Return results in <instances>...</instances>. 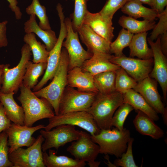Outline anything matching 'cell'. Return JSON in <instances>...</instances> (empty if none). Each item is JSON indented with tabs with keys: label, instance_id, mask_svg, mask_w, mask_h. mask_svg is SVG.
Segmentation results:
<instances>
[{
	"label": "cell",
	"instance_id": "obj_48",
	"mask_svg": "<svg viewBox=\"0 0 167 167\" xmlns=\"http://www.w3.org/2000/svg\"><path fill=\"white\" fill-rule=\"evenodd\" d=\"M3 72V68H0V91L2 86V75Z\"/></svg>",
	"mask_w": 167,
	"mask_h": 167
},
{
	"label": "cell",
	"instance_id": "obj_30",
	"mask_svg": "<svg viewBox=\"0 0 167 167\" xmlns=\"http://www.w3.org/2000/svg\"><path fill=\"white\" fill-rule=\"evenodd\" d=\"M47 64V62L35 63L29 61L23 78V84L29 89H33L37 84L38 79L45 70Z\"/></svg>",
	"mask_w": 167,
	"mask_h": 167
},
{
	"label": "cell",
	"instance_id": "obj_8",
	"mask_svg": "<svg viewBox=\"0 0 167 167\" xmlns=\"http://www.w3.org/2000/svg\"><path fill=\"white\" fill-rule=\"evenodd\" d=\"M45 139L40 134L27 148H19L9 154L13 167H45L42 145Z\"/></svg>",
	"mask_w": 167,
	"mask_h": 167
},
{
	"label": "cell",
	"instance_id": "obj_10",
	"mask_svg": "<svg viewBox=\"0 0 167 167\" xmlns=\"http://www.w3.org/2000/svg\"><path fill=\"white\" fill-rule=\"evenodd\" d=\"M67 30L66 40L62 47L66 50L69 58L68 70L80 67L84 62L90 58L93 54L85 50L81 45L77 31L73 29L72 21L68 18L65 19Z\"/></svg>",
	"mask_w": 167,
	"mask_h": 167
},
{
	"label": "cell",
	"instance_id": "obj_18",
	"mask_svg": "<svg viewBox=\"0 0 167 167\" xmlns=\"http://www.w3.org/2000/svg\"><path fill=\"white\" fill-rule=\"evenodd\" d=\"M92 54L80 67L83 71L89 73L93 76L107 71H116L121 67L110 62V59L113 56L111 54L95 52Z\"/></svg>",
	"mask_w": 167,
	"mask_h": 167
},
{
	"label": "cell",
	"instance_id": "obj_46",
	"mask_svg": "<svg viewBox=\"0 0 167 167\" xmlns=\"http://www.w3.org/2000/svg\"><path fill=\"white\" fill-rule=\"evenodd\" d=\"M142 4H145L149 5L152 8H153L154 6V0H136Z\"/></svg>",
	"mask_w": 167,
	"mask_h": 167
},
{
	"label": "cell",
	"instance_id": "obj_45",
	"mask_svg": "<svg viewBox=\"0 0 167 167\" xmlns=\"http://www.w3.org/2000/svg\"><path fill=\"white\" fill-rule=\"evenodd\" d=\"M160 43L162 51L164 54L166 56L167 55V32L161 35Z\"/></svg>",
	"mask_w": 167,
	"mask_h": 167
},
{
	"label": "cell",
	"instance_id": "obj_5",
	"mask_svg": "<svg viewBox=\"0 0 167 167\" xmlns=\"http://www.w3.org/2000/svg\"><path fill=\"white\" fill-rule=\"evenodd\" d=\"M31 52L29 45L25 43L21 49V58L17 65L10 68L9 64H5L3 68L0 92L4 94L17 92L22 84L27 66L30 60Z\"/></svg>",
	"mask_w": 167,
	"mask_h": 167
},
{
	"label": "cell",
	"instance_id": "obj_4",
	"mask_svg": "<svg viewBox=\"0 0 167 167\" xmlns=\"http://www.w3.org/2000/svg\"><path fill=\"white\" fill-rule=\"evenodd\" d=\"M91 137L99 146L100 153L114 155L117 158L126 151L131 138L129 130L120 131L115 127L101 130L99 133Z\"/></svg>",
	"mask_w": 167,
	"mask_h": 167
},
{
	"label": "cell",
	"instance_id": "obj_25",
	"mask_svg": "<svg viewBox=\"0 0 167 167\" xmlns=\"http://www.w3.org/2000/svg\"><path fill=\"white\" fill-rule=\"evenodd\" d=\"M121 10L123 13L135 19L142 17L149 20L156 19L158 14L154 9L145 7L136 0H128Z\"/></svg>",
	"mask_w": 167,
	"mask_h": 167
},
{
	"label": "cell",
	"instance_id": "obj_43",
	"mask_svg": "<svg viewBox=\"0 0 167 167\" xmlns=\"http://www.w3.org/2000/svg\"><path fill=\"white\" fill-rule=\"evenodd\" d=\"M9 4V7L15 13V18L17 19L21 18L22 14L19 8L17 6L18 2L17 0H7Z\"/></svg>",
	"mask_w": 167,
	"mask_h": 167
},
{
	"label": "cell",
	"instance_id": "obj_23",
	"mask_svg": "<svg viewBox=\"0 0 167 167\" xmlns=\"http://www.w3.org/2000/svg\"><path fill=\"white\" fill-rule=\"evenodd\" d=\"M14 93L4 94L0 92V102L3 105L5 113L11 122L24 125V113L23 107L19 105L14 98Z\"/></svg>",
	"mask_w": 167,
	"mask_h": 167
},
{
	"label": "cell",
	"instance_id": "obj_7",
	"mask_svg": "<svg viewBox=\"0 0 167 167\" xmlns=\"http://www.w3.org/2000/svg\"><path fill=\"white\" fill-rule=\"evenodd\" d=\"M97 93L82 91L67 85L60 100L58 115L72 112L88 111Z\"/></svg>",
	"mask_w": 167,
	"mask_h": 167
},
{
	"label": "cell",
	"instance_id": "obj_42",
	"mask_svg": "<svg viewBox=\"0 0 167 167\" xmlns=\"http://www.w3.org/2000/svg\"><path fill=\"white\" fill-rule=\"evenodd\" d=\"M7 20L0 23V48L6 46L8 44L6 32Z\"/></svg>",
	"mask_w": 167,
	"mask_h": 167
},
{
	"label": "cell",
	"instance_id": "obj_24",
	"mask_svg": "<svg viewBox=\"0 0 167 167\" xmlns=\"http://www.w3.org/2000/svg\"><path fill=\"white\" fill-rule=\"evenodd\" d=\"M124 103L131 105L134 109L147 115L154 121L159 119L158 113L148 104L143 97L133 89L123 94Z\"/></svg>",
	"mask_w": 167,
	"mask_h": 167
},
{
	"label": "cell",
	"instance_id": "obj_20",
	"mask_svg": "<svg viewBox=\"0 0 167 167\" xmlns=\"http://www.w3.org/2000/svg\"><path fill=\"white\" fill-rule=\"evenodd\" d=\"M67 85L76 88L77 90L86 92H98L94 82L93 76L76 67L68 71Z\"/></svg>",
	"mask_w": 167,
	"mask_h": 167
},
{
	"label": "cell",
	"instance_id": "obj_22",
	"mask_svg": "<svg viewBox=\"0 0 167 167\" xmlns=\"http://www.w3.org/2000/svg\"><path fill=\"white\" fill-rule=\"evenodd\" d=\"M29 19L24 24V30L26 33H33L36 34L44 42L47 51L49 52L56 44L58 38L55 32L51 29L44 30L38 24L36 16L30 15Z\"/></svg>",
	"mask_w": 167,
	"mask_h": 167
},
{
	"label": "cell",
	"instance_id": "obj_29",
	"mask_svg": "<svg viewBox=\"0 0 167 167\" xmlns=\"http://www.w3.org/2000/svg\"><path fill=\"white\" fill-rule=\"evenodd\" d=\"M23 40L29 45L32 53L33 62H47L49 52L47 50L45 45L37 41L34 33H26Z\"/></svg>",
	"mask_w": 167,
	"mask_h": 167
},
{
	"label": "cell",
	"instance_id": "obj_31",
	"mask_svg": "<svg viewBox=\"0 0 167 167\" xmlns=\"http://www.w3.org/2000/svg\"><path fill=\"white\" fill-rule=\"evenodd\" d=\"M116 71H109L93 76L95 86L98 92L108 93L116 91Z\"/></svg>",
	"mask_w": 167,
	"mask_h": 167
},
{
	"label": "cell",
	"instance_id": "obj_36",
	"mask_svg": "<svg viewBox=\"0 0 167 167\" xmlns=\"http://www.w3.org/2000/svg\"><path fill=\"white\" fill-rule=\"evenodd\" d=\"M88 0H75V7L73 15L72 25L76 31L83 24L85 16L88 11L87 2Z\"/></svg>",
	"mask_w": 167,
	"mask_h": 167
},
{
	"label": "cell",
	"instance_id": "obj_44",
	"mask_svg": "<svg viewBox=\"0 0 167 167\" xmlns=\"http://www.w3.org/2000/svg\"><path fill=\"white\" fill-rule=\"evenodd\" d=\"M154 3L153 9L158 13L162 12L167 6V0H154Z\"/></svg>",
	"mask_w": 167,
	"mask_h": 167
},
{
	"label": "cell",
	"instance_id": "obj_39",
	"mask_svg": "<svg viewBox=\"0 0 167 167\" xmlns=\"http://www.w3.org/2000/svg\"><path fill=\"white\" fill-rule=\"evenodd\" d=\"M8 136L5 131L0 133V167H13L9 159Z\"/></svg>",
	"mask_w": 167,
	"mask_h": 167
},
{
	"label": "cell",
	"instance_id": "obj_12",
	"mask_svg": "<svg viewBox=\"0 0 167 167\" xmlns=\"http://www.w3.org/2000/svg\"><path fill=\"white\" fill-rule=\"evenodd\" d=\"M110 61L124 69L137 82L149 76L153 64V58L144 60L128 57L124 54L119 56L113 55Z\"/></svg>",
	"mask_w": 167,
	"mask_h": 167
},
{
	"label": "cell",
	"instance_id": "obj_41",
	"mask_svg": "<svg viewBox=\"0 0 167 167\" xmlns=\"http://www.w3.org/2000/svg\"><path fill=\"white\" fill-rule=\"evenodd\" d=\"M11 123L5 113L2 104L0 102V133L7 129Z\"/></svg>",
	"mask_w": 167,
	"mask_h": 167
},
{
	"label": "cell",
	"instance_id": "obj_26",
	"mask_svg": "<svg viewBox=\"0 0 167 167\" xmlns=\"http://www.w3.org/2000/svg\"><path fill=\"white\" fill-rule=\"evenodd\" d=\"M147 32L134 35L130 44V57H137L139 58L147 60L153 58L152 49L148 47L147 40Z\"/></svg>",
	"mask_w": 167,
	"mask_h": 167
},
{
	"label": "cell",
	"instance_id": "obj_38",
	"mask_svg": "<svg viewBox=\"0 0 167 167\" xmlns=\"http://www.w3.org/2000/svg\"><path fill=\"white\" fill-rule=\"evenodd\" d=\"M128 0H107L99 12L104 18L112 20L115 13L121 8Z\"/></svg>",
	"mask_w": 167,
	"mask_h": 167
},
{
	"label": "cell",
	"instance_id": "obj_34",
	"mask_svg": "<svg viewBox=\"0 0 167 167\" xmlns=\"http://www.w3.org/2000/svg\"><path fill=\"white\" fill-rule=\"evenodd\" d=\"M26 12L28 15L34 14L37 16L40 20L39 25L42 29H51L46 8L41 4L39 0H32L31 4L26 8Z\"/></svg>",
	"mask_w": 167,
	"mask_h": 167
},
{
	"label": "cell",
	"instance_id": "obj_40",
	"mask_svg": "<svg viewBox=\"0 0 167 167\" xmlns=\"http://www.w3.org/2000/svg\"><path fill=\"white\" fill-rule=\"evenodd\" d=\"M158 18L159 20L156 24L149 37L153 41L158 37L167 32V7L161 13L158 14Z\"/></svg>",
	"mask_w": 167,
	"mask_h": 167
},
{
	"label": "cell",
	"instance_id": "obj_13",
	"mask_svg": "<svg viewBox=\"0 0 167 167\" xmlns=\"http://www.w3.org/2000/svg\"><path fill=\"white\" fill-rule=\"evenodd\" d=\"M44 127L41 124L32 127L11 123L5 131L8 136L9 154L19 148L32 145L36 139L32 136L33 134Z\"/></svg>",
	"mask_w": 167,
	"mask_h": 167
},
{
	"label": "cell",
	"instance_id": "obj_33",
	"mask_svg": "<svg viewBox=\"0 0 167 167\" xmlns=\"http://www.w3.org/2000/svg\"><path fill=\"white\" fill-rule=\"evenodd\" d=\"M134 34L124 28L119 32L118 36L110 45L111 54H114L115 56L123 55L122 51L124 49L129 46Z\"/></svg>",
	"mask_w": 167,
	"mask_h": 167
},
{
	"label": "cell",
	"instance_id": "obj_6",
	"mask_svg": "<svg viewBox=\"0 0 167 167\" xmlns=\"http://www.w3.org/2000/svg\"><path fill=\"white\" fill-rule=\"evenodd\" d=\"M62 125H69L79 127L89 132L91 135L97 134L101 131L92 115L88 112L85 111L55 115L49 118V123L45 126L44 129L45 131H49Z\"/></svg>",
	"mask_w": 167,
	"mask_h": 167
},
{
	"label": "cell",
	"instance_id": "obj_11",
	"mask_svg": "<svg viewBox=\"0 0 167 167\" xmlns=\"http://www.w3.org/2000/svg\"><path fill=\"white\" fill-rule=\"evenodd\" d=\"M55 127L49 131H40V134L45 139L42 145L43 152L53 148L58 150L60 147L78 139L81 135V131L76 130L75 126L62 125Z\"/></svg>",
	"mask_w": 167,
	"mask_h": 167
},
{
	"label": "cell",
	"instance_id": "obj_27",
	"mask_svg": "<svg viewBox=\"0 0 167 167\" xmlns=\"http://www.w3.org/2000/svg\"><path fill=\"white\" fill-rule=\"evenodd\" d=\"M43 161L47 167H84L85 162L66 156H58L55 151L50 149L49 153L43 152Z\"/></svg>",
	"mask_w": 167,
	"mask_h": 167
},
{
	"label": "cell",
	"instance_id": "obj_21",
	"mask_svg": "<svg viewBox=\"0 0 167 167\" xmlns=\"http://www.w3.org/2000/svg\"><path fill=\"white\" fill-rule=\"evenodd\" d=\"M137 131L143 135L158 139L164 136L163 131L154 122V121L142 111L138 110L133 121Z\"/></svg>",
	"mask_w": 167,
	"mask_h": 167
},
{
	"label": "cell",
	"instance_id": "obj_17",
	"mask_svg": "<svg viewBox=\"0 0 167 167\" xmlns=\"http://www.w3.org/2000/svg\"><path fill=\"white\" fill-rule=\"evenodd\" d=\"M76 31L89 52L92 54L95 52L111 54L110 51L111 42L97 34L87 25L83 24Z\"/></svg>",
	"mask_w": 167,
	"mask_h": 167
},
{
	"label": "cell",
	"instance_id": "obj_16",
	"mask_svg": "<svg viewBox=\"0 0 167 167\" xmlns=\"http://www.w3.org/2000/svg\"><path fill=\"white\" fill-rule=\"evenodd\" d=\"M139 93L158 113L163 114L165 107L157 89V82L149 76L137 82L133 89Z\"/></svg>",
	"mask_w": 167,
	"mask_h": 167
},
{
	"label": "cell",
	"instance_id": "obj_3",
	"mask_svg": "<svg viewBox=\"0 0 167 167\" xmlns=\"http://www.w3.org/2000/svg\"><path fill=\"white\" fill-rule=\"evenodd\" d=\"M69 58L67 52L62 48L58 67L51 82L47 86L36 92H33L39 97L46 99L52 106L55 115L58 114L60 100L67 86Z\"/></svg>",
	"mask_w": 167,
	"mask_h": 167
},
{
	"label": "cell",
	"instance_id": "obj_14",
	"mask_svg": "<svg viewBox=\"0 0 167 167\" xmlns=\"http://www.w3.org/2000/svg\"><path fill=\"white\" fill-rule=\"evenodd\" d=\"M161 35L156 42L149 37L147 41L152 49L153 58V68L149 76L156 80L162 90L164 99L166 102L167 93V59L162 52L160 46Z\"/></svg>",
	"mask_w": 167,
	"mask_h": 167
},
{
	"label": "cell",
	"instance_id": "obj_49",
	"mask_svg": "<svg viewBox=\"0 0 167 167\" xmlns=\"http://www.w3.org/2000/svg\"><path fill=\"white\" fill-rule=\"evenodd\" d=\"M5 64H0V68H2L4 66Z\"/></svg>",
	"mask_w": 167,
	"mask_h": 167
},
{
	"label": "cell",
	"instance_id": "obj_47",
	"mask_svg": "<svg viewBox=\"0 0 167 167\" xmlns=\"http://www.w3.org/2000/svg\"><path fill=\"white\" fill-rule=\"evenodd\" d=\"M167 109H166L165 110V111L164 113L162 114L164 123H165V124L166 125H167Z\"/></svg>",
	"mask_w": 167,
	"mask_h": 167
},
{
	"label": "cell",
	"instance_id": "obj_19",
	"mask_svg": "<svg viewBox=\"0 0 167 167\" xmlns=\"http://www.w3.org/2000/svg\"><path fill=\"white\" fill-rule=\"evenodd\" d=\"M83 24L89 26L97 34L111 42L114 37L112 20L103 17L99 12L92 13L88 11L85 16Z\"/></svg>",
	"mask_w": 167,
	"mask_h": 167
},
{
	"label": "cell",
	"instance_id": "obj_2",
	"mask_svg": "<svg viewBox=\"0 0 167 167\" xmlns=\"http://www.w3.org/2000/svg\"><path fill=\"white\" fill-rule=\"evenodd\" d=\"M123 103V94L119 92H98L88 111L101 130L109 129L112 127L111 121L114 113Z\"/></svg>",
	"mask_w": 167,
	"mask_h": 167
},
{
	"label": "cell",
	"instance_id": "obj_15",
	"mask_svg": "<svg viewBox=\"0 0 167 167\" xmlns=\"http://www.w3.org/2000/svg\"><path fill=\"white\" fill-rule=\"evenodd\" d=\"M60 28L57 41L53 48L49 52L45 72L41 80L33 88L36 92L42 88L48 81L52 79L58 67L62 45L66 38L67 30L64 20H60Z\"/></svg>",
	"mask_w": 167,
	"mask_h": 167
},
{
	"label": "cell",
	"instance_id": "obj_1",
	"mask_svg": "<svg viewBox=\"0 0 167 167\" xmlns=\"http://www.w3.org/2000/svg\"><path fill=\"white\" fill-rule=\"evenodd\" d=\"M19 88L20 94L17 98L24 112V125L32 126L38 120L49 119L55 115L52 106L46 99L39 98L23 83Z\"/></svg>",
	"mask_w": 167,
	"mask_h": 167
},
{
	"label": "cell",
	"instance_id": "obj_35",
	"mask_svg": "<svg viewBox=\"0 0 167 167\" xmlns=\"http://www.w3.org/2000/svg\"><path fill=\"white\" fill-rule=\"evenodd\" d=\"M133 109V108L130 104L126 103H123L114 113L111 121V126H113L120 131L123 130L125 120Z\"/></svg>",
	"mask_w": 167,
	"mask_h": 167
},
{
	"label": "cell",
	"instance_id": "obj_32",
	"mask_svg": "<svg viewBox=\"0 0 167 167\" xmlns=\"http://www.w3.org/2000/svg\"><path fill=\"white\" fill-rule=\"evenodd\" d=\"M137 82L121 67L116 71L115 88L116 91L123 94L128 90L133 89Z\"/></svg>",
	"mask_w": 167,
	"mask_h": 167
},
{
	"label": "cell",
	"instance_id": "obj_9",
	"mask_svg": "<svg viewBox=\"0 0 167 167\" xmlns=\"http://www.w3.org/2000/svg\"><path fill=\"white\" fill-rule=\"evenodd\" d=\"M81 135L77 139L72 142L66 148V151L75 159L87 162L90 167H98L100 161L96 160L100 153L99 146L93 141L91 135L80 131Z\"/></svg>",
	"mask_w": 167,
	"mask_h": 167
},
{
	"label": "cell",
	"instance_id": "obj_37",
	"mask_svg": "<svg viewBox=\"0 0 167 167\" xmlns=\"http://www.w3.org/2000/svg\"><path fill=\"white\" fill-rule=\"evenodd\" d=\"M134 139L131 138L128 143L126 151L121 157L115 160L113 165L115 167H137L135 162L132 152V144Z\"/></svg>",
	"mask_w": 167,
	"mask_h": 167
},
{
	"label": "cell",
	"instance_id": "obj_28",
	"mask_svg": "<svg viewBox=\"0 0 167 167\" xmlns=\"http://www.w3.org/2000/svg\"><path fill=\"white\" fill-rule=\"evenodd\" d=\"M118 22L122 28L134 34L147 32L153 29L156 24L154 20H139L132 17L125 15L121 16Z\"/></svg>",
	"mask_w": 167,
	"mask_h": 167
}]
</instances>
